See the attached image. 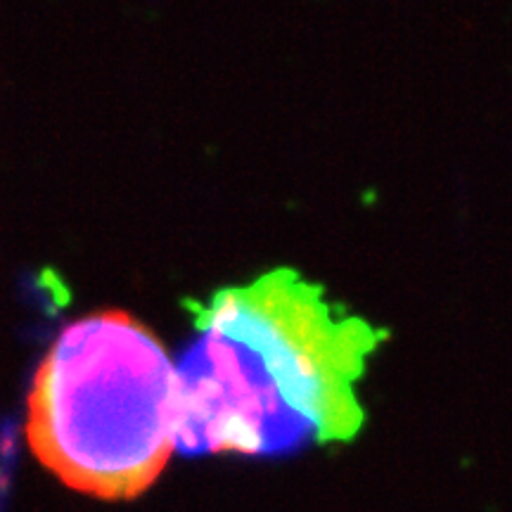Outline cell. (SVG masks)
<instances>
[{
  "mask_svg": "<svg viewBox=\"0 0 512 512\" xmlns=\"http://www.w3.org/2000/svg\"><path fill=\"white\" fill-rule=\"evenodd\" d=\"M34 456L79 494L131 501L176 448V366L126 311L69 323L29 392Z\"/></svg>",
  "mask_w": 512,
  "mask_h": 512,
  "instance_id": "cell-2",
  "label": "cell"
},
{
  "mask_svg": "<svg viewBox=\"0 0 512 512\" xmlns=\"http://www.w3.org/2000/svg\"><path fill=\"white\" fill-rule=\"evenodd\" d=\"M197 337L176 366V448L185 456H290L354 439L356 384L384 332L325 299L292 268L192 299Z\"/></svg>",
  "mask_w": 512,
  "mask_h": 512,
  "instance_id": "cell-1",
  "label": "cell"
}]
</instances>
